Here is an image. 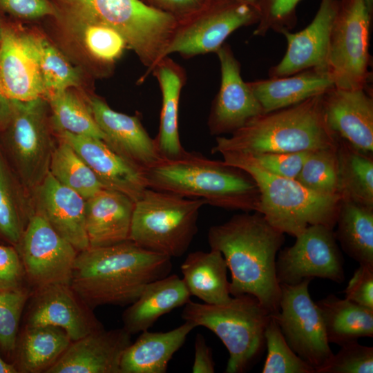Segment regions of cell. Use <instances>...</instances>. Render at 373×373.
I'll use <instances>...</instances> for the list:
<instances>
[{
  "instance_id": "1",
  "label": "cell",
  "mask_w": 373,
  "mask_h": 373,
  "mask_svg": "<svg viewBox=\"0 0 373 373\" xmlns=\"http://www.w3.org/2000/svg\"><path fill=\"white\" fill-rule=\"evenodd\" d=\"M284 234L258 211L235 215L207 234L211 249L222 253L231 272L230 294L255 296L271 315L279 310L276 261Z\"/></svg>"
},
{
  "instance_id": "2",
  "label": "cell",
  "mask_w": 373,
  "mask_h": 373,
  "mask_svg": "<svg viewBox=\"0 0 373 373\" xmlns=\"http://www.w3.org/2000/svg\"><path fill=\"white\" fill-rule=\"evenodd\" d=\"M171 258L147 251L131 240L78 252L70 285L93 309L129 305L145 286L165 277Z\"/></svg>"
},
{
  "instance_id": "3",
  "label": "cell",
  "mask_w": 373,
  "mask_h": 373,
  "mask_svg": "<svg viewBox=\"0 0 373 373\" xmlns=\"http://www.w3.org/2000/svg\"><path fill=\"white\" fill-rule=\"evenodd\" d=\"M145 173L150 189L203 199L207 204L224 209L258 210L260 192L254 180L223 160L186 151L176 158L162 159Z\"/></svg>"
},
{
  "instance_id": "4",
  "label": "cell",
  "mask_w": 373,
  "mask_h": 373,
  "mask_svg": "<svg viewBox=\"0 0 373 373\" xmlns=\"http://www.w3.org/2000/svg\"><path fill=\"white\" fill-rule=\"evenodd\" d=\"M322 96L251 118L230 137H218L211 153L255 155L336 148L339 138L326 124Z\"/></svg>"
},
{
  "instance_id": "5",
  "label": "cell",
  "mask_w": 373,
  "mask_h": 373,
  "mask_svg": "<svg viewBox=\"0 0 373 373\" xmlns=\"http://www.w3.org/2000/svg\"><path fill=\"white\" fill-rule=\"evenodd\" d=\"M221 155L225 163L241 169L254 180L260 192L258 212L283 233L296 238L310 225L332 229L336 225L341 195L318 193L296 179L271 174L245 154Z\"/></svg>"
},
{
  "instance_id": "6",
  "label": "cell",
  "mask_w": 373,
  "mask_h": 373,
  "mask_svg": "<svg viewBox=\"0 0 373 373\" xmlns=\"http://www.w3.org/2000/svg\"><path fill=\"white\" fill-rule=\"evenodd\" d=\"M182 319L213 332L227 347L229 358L226 373L247 372L262 354L265 332L271 314L250 294L231 298L223 305H184Z\"/></svg>"
},
{
  "instance_id": "7",
  "label": "cell",
  "mask_w": 373,
  "mask_h": 373,
  "mask_svg": "<svg viewBox=\"0 0 373 373\" xmlns=\"http://www.w3.org/2000/svg\"><path fill=\"white\" fill-rule=\"evenodd\" d=\"M206 204L148 188L135 202L129 240L147 251L180 257L198 233L200 210Z\"/></svg>"
},
{
  "instance_id": "8",
  "label": "cell",
  "mask_w": 373,
  "mask_h": 373,
  "mask_svg": "<svg viewBox=\"0 0 373 373\" xmlns=\"http://www.w3.org/2000/svg\"><path fill=\"white\" fill-rule=\"evenodd\" d=\"M72 10L117 30L147 67L161 59L178 19L142 0H67Z\"/></svg>"
},
{
  "instance_id": "9",
  "label": "cell",
  "mask_w": 373,
  "mask_h": 373,
  "mask_svg": "<svg viewBox=\"0 0 373 373\" xmlns=\"http://www.w3.org/2000/svg\"><path fill=\"white\" fill-rule=\"evenodd\" d=\"M11 100V99H10ZM47 101L11 100L12 115L1 146L24 189L34 191L49 172L55 148L48 125Z\"/></svg>"
},
{
  "instance_id": "10",
  "label": "cell",
  "mask_w": 373,
  "mask_h": 373,
  "mask_svg": "<svg viewBox=\"0 0 373 373\" xmlns=\"http://www.w3.org/2000/svg\"><path fill=\"white\" fill-rule=\"evenodd\" d=\"M372 16L365 0H339L326 61L334 87L358 88L370 82Z\"/></svg>"
},
{
  "instance_id": "11",
  "label": "cell",
  "mask_w": 373,
  "mask_h": 373,
  "mask_svg": "<svg viewBox=\"0 0 373 373\" xmlns=\"http://www.w3.org/2000/svg\"><path fill=\"white\" fill-rule=\"evenodd\" d=\"M258 10L232 0H209L195 12L178 20L162 59L173 53L184 57L216 52L242 26L257 24Z\"/></svg>"
},
{
  "instance_id": "12",
  "label": "cell",
  "mask_w": 373,
  "mask_h": 373,
  "mask_svg": "<svg viewBox=\"0 0 373 373\" xmlns=\"http://www.w3.org/2000/svg\"><path fill=\"white\" fill-rule=\"evenodd\" d=\"M312 280L307 278L296 285H280L279 310L271 316L292 350L315 373H320L334 354L321 311L309 293Z\"/></svg>"
},
{
  "instance_id": "13",
  "label": "cell",
  "mask_w": 373,
  "mask_h": 373,
  "mask_svg": "<svg viewBox=\"0 0 373 373\" xmlns=\"http://www.w3.org/2000/svg\"><path fill=\"white\" fill-rule=\"evenodd\" d=\"M16 248L32 290L70 284L79 251L39 214L30 216Z\"/></svg>"
},
{
  "instance_id": "14",
  "label": "cell",
  "mask_w": 373,
  "mask_h": 373,
  "mask_svg": "<svg viewBox=\"0 0 373 373\" xmlns=\"http://www.w3.org/2000/svg\"><path fill=\"white\" fill-rule=\"evenodd\" d=\"M276 273L280 285H296L316 277L343 283V258L333 229L323 224L307 227L292 246L280 251Z\"/></svg>"
},
{
  "instance_id": "15",
  "label": "cell",
  "mask_w": 373,
  "mask_h": 373,
  "mask_svg": "<svg viewBox=\"0 0 373 373\" xmlns=\"http://www.w3.org/2000/svg\"><path fill=\"white\" fill-rule=\"evenodd\" d=\"M28 302L25 325L60 327L72 341L104 328L93 309L70 285L33 289Z\"/></svg>"
},
{
  "instance_id": "16",
  "label": "cell",
  "mask_w": 373,
  "mask_h": 373,
  "mask_svg": "<svg viewBox=\"0 0 373 373\" xmlns=\"http://www.w3.org/2000/svg\"><path fill=\"white\" fill-rule=\"evenodd\" d=\"M220 66V84L211 108L208 128L212 135L232 133L262 108L240 75V64L230 46L224 44L216 52Z\"/></svg>"
},
{
  "instance_id": "17",
  "label": "cell",
  "mask_w": 373,
  "mask_h": 373,
  "mask_svg": "<svg viewBox=\"0 0 373 373\" xmlns=\"http://www.w3.org/2000/svg\"><path fill=\"white\" fill-rule=\"evenodd\" d=\"M322 104L329 128L356 150L372 155L373 97L370 86L333 87L323 94Z\"/></svg>"
},
{
  "instance_id": "18",
  "label": "cell",
  "mask_w": 373,
  "mask_h": 373,
  "mask_svg": "<svg viewBox=\"0 0 373 373\" xmlns=\"http://www.w3.org/2000/svg\"><path fill=\"white\" fill-rule=\"evenodd\" d=\"M339 0H321L311 23L292 32L283 30L287 50L282 59L269 70V77L294 75L313 68L326 69L329 38Z\"/></svg>"
},
{
  "instance_id": "19",
  "label": "cell",
  "mask_w": 373,
  "mask_h": 373,
  "mask_svg": "<svg viewBox=\"0 0 373 373\" xmlns=\"http://www.w3.org/2000/svg\"><path fill=\"white\" fill-rule=\"evenodd\" d=\"M0 89L11 100L44 98L32 35L4 27L0 42Z\"/></svg>"
},
{
  "instance_id": "20",
  "label": "cell",
  "mask_w": 373,
  "mask_h": 373,
  "mask_svg": "<svg viewBox=\"0 0 373 373\" xmlns=\"http://www.w3.org/2000/svg\"><path fill=\"white\" fill-rule=\"evenodd\" d=\"M59 137L73 147L105 188L121 192L134 202L148 189L145 170L104 141L68 132L59 133Z\"/></svg>"
},
{
  "instance_id": "21",
  "label": "cell",
  "mask_w": 373,
  "mask_h": 373,
  "mask_svg": "<svg viewBox=\"0 0 373 373\" xmlns=\"http://www.w3.org/2000/svg\"><path fill=\"white\" fill-rule=\"evenodd\" d=\"M88 106L105 142L116 152L144 170L164 158L137 115L114 111L97 97L89 99Z\"/></svg>"
},
{
  "instance_id": "22",
  "label": "cell",
  "mask_w": 373,
  "mask_h": 373,
  "mask_svg": "<svg viewBox=\"0 0 373 373\" xmlns=\"http://www.w3.org/2000/svg\"><path fill=\"white\" fill-rule=\"evenodd\" d=\"M131 335L123 327L104 328L72 341L46 373H120Z\"/></svg>"
},
{
  "instance_id": "23",
  "label": "cell",
  "mask_w": 373,
  "mask_h": 373,
  "mask_svg": "<svg viewBox=\"0 0 373 373\" xmlns=\"http://www.w3.org/2000/svg\"><path fill=\"white\" fill-rule=\"evenodd\" d=\"M33 191V213L43 217L78 251L88 248L85 226L86 200L59 183L50 172Z\"/></svg>"
},
{
  "instance_id": "24",
  "label": "cell",
  "mask_w": 373,
  "mask_h": 373,
  "mask_svg": "<svg viewBox=\"0 0 373 373\" xmlns=\"http://www.w3.org/2000/svg\"><path fill=\"white\" fill-rule=\"evenodd\" d=\"M135 202L125 194L104 188L85 201V226L91 247L129 240Z\"/></svg>"
},
{
  "instance_id": "25",
  "label": "cell",
  "mask_w": 373,
  "mask_h": 373,
  "mask_svg": "<svg viewBox=\"0 0 373 373\" xmlns=\"http://www.w3.org/2000/svg\"><path fill=\"white\" fill-rule=\"evenodd\" d=\"M190 297L183 279L177 274L151 282L123 312V328L131 335L148 330L160 316L187 303Z\"/></svg>"
},
{
  "instance_id": "26",
  "label": "cell",
  "mask_w": 373,
  "mask_h": 373,
  "mask_svg": "<svg viewBox=\"0 0 373 373\" xmlns=\"http://www.w3.org/2000/svg\"><path fill=\"white\" fill-rule=\"evenodd\" d=\"M263 113L287 108L334 87L326 69L313 68L279 77L248 82Z\"/></svg>"
},
{
  "instance_id": "27",
  "label": "cell",
  "mask_w": 373,
  "mask_h": 373,
  "mask_svg": "<svg viewBox=\"0 0 373 373\" xmlns=\"http://www.w3.org/2000/svg\"><path fill=\"white\" fill-rule=\"evenodd\" d=\"M195 327L193 323L185 321L165 332H142L124 352L120 373H165L169 362Z\"/></svg>"
},
{
  "instance_id": "28",
  "label": "cell",
  "mask_w": 373,
  "mask_h": 373,
  "mask_svg": "<svg viewBox=\"0 0 373 373\" xmlns=\"http://www.w3.org/2000/svg\"><path fill=\"white\" fill-rule=\"evenodd\" d=\"M151 72L159 83L162 99L159 131L155 140L164 158H176L186 152L178 131V106L185 73L169 57L160 59Z\"/></svg>"
},
{
  "instance_id": "29",
  "label": "cell",
  "mask_w": 373,
  "mask_h": 373,
  "mask_svg": "<svg viewBox=\"0 0 373 373\" xmlns=\"http://www.w3.org/2000/svg\"><path fill=\"white\" fill-rule=\"evenodd\" d=\"M227 269L222 253L213 249L189 254L180 266L191 296L209 305H223L231 300Z\"/></svg>"
},
{
  "instance_id": "30",
  "label": "cell",
  "mask_w": 373,
  "mask_h": 373,
  "mask_svg": "<svg viewBox=\"0 0 373 373\" xmlns=\"http://www.w3.org/2000/svg\"><path fill=\"white\" fill-rule=\"evenodd\" d=\"M71 342L60 327L25 325L18 335L15 366L18 372L46 373Z\"/></svg>"
},
{
  "instance_id": "31",
  "label": "cell",
  "mask_w": 373,
  "mask_h": 373,
  "mask_svg": "<svg viewBox=\"0 0 373 373\" xmlns=\"http://www.w3.org/2000/svg\"><path fill=\"white\" fill-rule=\"evenodd\" d=\"M329 343L340 346L373 336V309L334 294L317 301Z\"/></svg>"
},
{
  "instance_id": "32",
  "label": "cell",
  "mask_w": 373,
  "mask_h": 373,
  "mask_svg": "<svg viewBox=\"0 0 373 373\" xmlns=\"http://www.w3.org/2000/svg\"><path fill=\"white\" fill-rule=\"evenodd\" d=\"M336 225L343 250L359 265L373 266V208L342 198Z\"/></svg>"
},
{
  "instance_id": "33",
  "label": "cell",
  "mask_w": 373,
  "mask_h": 373,
  "mask_svg": "<svg viewBox=\"0 0 373 373\" xmlns=\"http://www.w3.org/2000/svg\"><path fill=\"white\" fill-rule=\"evenodd\" d=\"M342 198L373 208V157L339 138L336 149Z\"/></svg>"
},
{
  "instance_id": "34",
  "label": "cell",
  "mask_w": 373,
  "mask_h": 373,
  "mask_svg": "<svg viewBox=\"0 0 373 373\" xmlns=\"http://www.w3.org/2000/svg\"><path fill=\"white\" fill-rule=\"evenodd\" d=\"M22 188L0 144V234L15 247L32 215Z\"/></svg>"
},
{
  "instance_id": "35",
  "label": "cell",
  "mask_w": 373,
  "mask_h": 373,
  "mask_svg": "<svg viewBox=\"0 0 373 373\" xmlns=\"http://www.w3.org/2000/svg\"><path fill=\"white\" fill-rule=\"evenodd\" d=\"M49 172L59 183L85 200L105 188L73 147L61 139L53 149Z\"/></svg>"
},
{
  "instance_id": "36",
  "label": "cell",
  "mask_w": 373,
  "mask_h": 373,
  "mask_svg": "<svg viewBox=\"0 0 373 373\" xmlns=\"http://www.w3.org/2000/svg\"><path fill=\"white\" fill-rule=\"evenodd\" d=\"M52 111V123L59 133L87 136L106 141L90 108L70 89L55 94L46 99Z\"/></svg>"
},
{
  "instance_id": "37",
  "label": "cell",
  "mask_w": 373,
  "mask_h": 373,
  "mask_svg": "<svg viewBox=\"0 0 373 373\" xmlns=\"http://www.w3.org/2000/svg\"><path fill=\"white\" fill-rule=\"evenodd\" d=\"M72 25L87 52L99 62L114 63L128 47L117 30L73 10Z\"/></svg>"
},
{
  "instance_id": "38",
  "label": "cell",
  "mask_w": 373,
  "mask_h": 373,
  "mask_svg": "<svg viewBox=\"0 0 373 373\" xmlns=\"http://www.w3.org/2000/svg\"><path fill=\"white\" fill-rule=\"evenodd\" d=\"M32 35L45 91L44 99L79 86V71L46 39Z\"/></svg>"
},
{
  "instance_id": "39",
  "label": "cell",
  "mask_w": 373,
  "mask_h": 373,
  "mask_svg": "<svg viewBox=\"0 0 373 373\" xmlns=\"http://www.w3.org/2000/svg\"><path fill=\"white\" fill-rule=\"evenodd\" d=\"M336 149L337 147L310 151L296 180L314 192L341 195Z\"/></svg>"
},
{
  "instance_id": "40",
  "label": "cell",
  "mask_w": 373,
  "mask_h": 373,
  "mask_svg": "<svg viewBox=\"0 0 373 373\" xmlns=\"http://www.w3.org/2000/svg\"><path fill=\"white\" fill-rule=\"evenodd\" d=\"M267 349L262 373H315L287 344L277 322L271 315L265 332Z\"/></svg>"
},
{
  "instance_id": "41",
  "label": "cell",
  "mask_w": 373,
  "mask_h": 373,
  "mask_svg": "<svg viewBox=\"0 0 373 373\" xmlns=\"http://www.w3.org/2000/svg\"><path fill=\"white\" fill-rule=\"evenodd\" d=\"M30 294L26 287L0 291V350L5 354L15 352L20 318Z\"/></svg>"
},
{
  "instance_id": "42",
  "label": "cell",
  "mask_w": 373,
  "mask_h": 373,
  "mask_svg": "<svg viewBox=\"0 0 373 373\" xmlns=\"http://www.w3.org/2000/svg\"><path fill=\"white\" fill-rule=\"evenodd\" d=\"M301 0H258L259 19L254 32L263 37L270 30H291L297 22L296 8Z\"/></svg>"
},
{
  "instance_id": "43",
  "label": "cell",
  "mask_w": 373,
  "mask_h": 373,
  "mask_svg": "<svg viewBox=\"0 0 373 373\" xmlns=\"http://www.w3.org/2000/svg\"><path fill=\"white\" fill-rule=\"evenodd\" d=\"M320 373H372L373 347L358 341L346 343Z\"/></svg>"
},
{
  "instance_id": "44",
  "label": "cell",
  "mask_w": 373,
  "mask_h": 373,
  "mask_svg": "<svg viewBox=\"0 0 373 373\" xmlns=\"http://www.w3.org/2000/svg\"><path fill=\"white\" fill-rule=\"evenodd\" d=\"M310 151L245 154L268 173L296 179Z\"/></svg>"
},
{
  "instance_id": "45",
  "label": "cell",
  "mask_w": 373,
  "mask_h": 373,
  "mask_svg": "<svg viewBox=\"0 0 373 373\" xmlns=\"http://www.w3.org/2000/svg\"><path fill=\"white\" fill-rule=\"evenodd\" d=\"M25 272L16 247L0 245V291L25 287Z\"/></svg>"
},
{
  "instance_id": "46",
  "label": "cell",
  "mask_w": 373,
  "mask_h": 373,
  "mask_svg": "<svg viewBox=\"0 0 373 373\" xmlns=\"http://www.w3.org/2000/svg\"><path fill=\"white\" fill-rule=\"evenodd\" d=\"M345 298L373 309V266L359 265L345 289Z\"/></svg>"
},
{
  "instance_id": "47",
  "label": "cell",
  "mask_w": 373,
  "mask_h": 373,
  "mask_svg": "<svg viewBox=\"0 0 373 373\" xmlns=\"http://www.w3.org/2000/svg\"><path fill=\"white\" fill-rule=\"evenodd\" d=\"M0 10L22 19H35L56 14L48 0H0Z\"/></svg>"
},
{
  "instance_id": "48",
  "label": "cell",
  "mask_w": 373,
  "mask_h": 373,
  "mask_svg": "<svg viewBox=\"0 0 373 373\" xmlns=\"http://www.w3.org/2000/svg\"><path fill=\"white\" fill-rule=\"evenodd\" d=\"M209 0H143L146 4L170 13L178 19L201 9Z\"/></svg>"
},
{
  "instance_id": "49",
  "label": "cell",
  "mask_w": 373,
  "mask_h": 373,
  "mask_svg": "<svg viewBox=\"0 0 373 373\" xmlns=\"http://www.w3.org/2000/svg\"><path fill=\"white\" fill-rule=\"evenodd\" d=\"M193 373H213L215 363L212 350L201 334H197L195 340V358L192 367Z\"/></svg>"
},
{
  "instance_id": "50",
  "label": "cell",
  "mask_w": 373,
  "mask_h": 373,
  "mask_svg": "<svg viewBox=\"0 0 373 373\" xmlns=\"http://www.w3.org/2000/svg\"><path fill=\"white\" fill-rule=\"evenodd\" d=\"M12 115V103L0 89V133L8 126Z\"/></svg>"
},
{
  "instance_id": "51",
  "label": "cell",
  "mask_w": 373,
  "mask_h": 373,
  "mask_svg": "<svg viewBox=\"0 0 373 373\" xmlns=\"http://www.w3.org/2000/svg\"><path fill=\"white\" fill-rule=\"evenodd\" d=\"M16 367L13 364L8 363L3 361L0 356V373H17Z\"/></svg>"
},
{
  "instance_id": "52",
  "label": "cell",
  "mask_w": 373,
  "mask_h": 373,
  "mask_svg": "<svg viewBox=\"0 0 373 373\" xmlns=\"http://www.w3.org/2000/svg\"><path fill=\"white\" fill-rule=\"evenodd\" d=\"M238 2H241L249 5L257 10L258 0H232Z\"/></svg>"
},
{
  "instance_id": "53",
  "label": "cell",
  "mask_w": 373,
  "mask_h": 373,
  "mask_svg": "<svg viewBox=\"0 0 373 373\" xmlns=\"http://www.w3.org/2000/svg\"><path fill=\"white\" fill-rule=\"evenodd\" d=\"M370 12L373 14V0H365Z\"/></svg>"
},
{
  "instance_id": "54",
  "label": "cell",
  "mask_w": 373,
  "mask_h": 373,
  "mask_svg": "<svg viewBox=\"0 0 373 373\" xmlns=\"http://www.w3.org/2000/svg\"><path fill=\"white\" fill-rule=\"evenodd\" d=\"M3 28H4V26L0 22V42L1 40L2 35H3Z\"/></svg>"
}]
</instances>
